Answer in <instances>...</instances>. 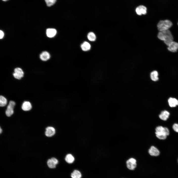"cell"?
I'll use <instances>...</instances> for the list:
<instances>
[{
  "label": "cell",
  "instance_id": "1",
  "mask_svg": "<svg viewBox=\"0 0 178 178\" xmlns=\"http://www.w3.org/2000/svg\"><path fill=\"white\" fill-rule=\"evenodd\" d=\"M157 37L160 40L163 41L167 45L173 40V36L169 30L159 31Z\"/></svg>",
  "mask_w": 178,
  "mask_h": 178
},
{
  "label": "cell",
  "instance_id": "2",
  "mask_svg": "<svg viewBox=\"0 0 178 178\" xmlns=\"http://www.w3.org/2000/svg\"><path fill=\"white\" fill-rule=\"evenodd\" d=\"M155 134L156 137L158 139L164 140L166 139L169 134V131L168 128L159 126L156 128Z\"/></svg>",
  "mask_w": 178,
  "mask_h": 178
},
{
  "label": "cell",
  "instance_id": "3",
  "mask_svg": "<svg viewBox=\"0 0 178 178\" xmlns=\"http://www.w3.org/2000/svg\"><path fill=\"white\" fill-rule=\"evenodd\" d=\"M172 25V23L171 21L166 20L159 21L157 26L158 30L159 31H161L169 30Z\"/></svg>",
  "mask_w": 178,
  "mask_h": 178
},
{
  "label": "cell",
  "instance_id": "4",
  "mask_svg": "<svg viewBox=\"0 0 178 178\" xmlns=\"http://www.w3.org/2000/svg\"><path fill=\"white\" fill-rule=\"evenodd\" d=\"M126 164L127 167L129 169L134 170L136 167V160L134 158H130L127 160Z\"/></svg>",
  "mask_w": 178,
  "mask_h": 178
},
{
  "label": "cell",
  "instance_id": "5",
  "mask_svg": "<svg viewBox=\"0 0 178 178\" xmlns=\"http://www.w3.org/2000/svg\"><path fill=\"white\" fill-rule=\"evenodd\" d=\"M15 105V103L14 101H11L9 102L5 111V113L7 116L10 117L13 114V109Z\"/></svg>",
  "mask_w": 178,
  "mask_h": 178
},
{
  "label": "cell",
  "instance_id": "6",
  "mask_svg": "<svg viewBox=\"0 0 178 178\" xmlns=\"http://www.w3.org/2000/svg\"><path fill=\"white\" fill-rule=\"evenodd\" d=\"M14 71L13 75L15 78L20 79L23 77L24 72L21 68L19 67L16 68L15 69Z\"/></svg>",
  "mask_w": 178,
  "mask_h": 178
},
{
  "label": "cell",
  "instance_id": "7",
  "mask_svg": "<svg viewBox=\"0 0 178 178\" xmlns=\"http://www.w3.org/2000/svg\"><path fill=\"white\" fill-rule=\"evenodd\" d=\"M147 8L143 5H140L136 8L135 11L136 14L139 15H145L147 13Z\"/></svg>",
  "mask_w": 178,
  "mask_h": 178
},
{
  "label": "cell",
  "instance_id": "8",
  "mask_svg": "<svg viewBox=\"0 0 178 178\" xmlns=\"http://www.w3.org/2000/svg\"><path fill=\"white\" fill-rule=\"evenodd\" d=\"M168 46V50L172 52H176L178 49V43L175 42L173 41Z\"/></svg>",
  "mask_w": 178,
  "mask_h": 178
},
{
  "label": "cell",
  "instance_id": "9",
  "mask_svg": "<svg viewBox=\"0 0 178 178\" xmlns=\"http://www.w3.org/2000/svg\"><path fill=\"white\" fill-rule=\"evenodd\" d=\"M149 153L151 156H157L160 154V152L158 149L155 147L152 146L149 150Z\"/></svg>",
  "mask_w": 178,
  "mask_h": 178
},
{
  "label": "cell",
  "instance_id": "10",
  "mask_svg": "<svg viewBox=\"0 0 178 178\" xmlns=\"http://www.w3.org/2000/svg\"><path fill=\"white\" fill-rule=\"evenodd\" d=\"M55 133V129L51 127H48L46 129L45 134L47 137H51Z\"/></svg>",
  "mask_w": 178,
  "mask_h": 178
},
{
  "label": "cell",
  "instance_id": "11",
  "mask_svg": "<svg viewBox=\"0 0 178 178\" xmlns=\"http://www.w3.org/2000/svg\"><path fill=\"white\" fill-rule=\"evenodd\" d=\"M32 107L31 103L29 101H24L22 104V110L25 111H28L30 110Z\"/></svg>",
  "mask_w": 178,
  "mask_h": 178
},
{
  "label": "cell",
  "instance_id": "12",
  "mask_svg": "<svg viewBox=\"0 0 178 178\" xmlns=\"http://www.w3.org/2000/svg\"><path fill=\"white\" fill-rule=\"evenodd\" d=\"M170 115L169 113L167 111H162L159 115L160 119L164 121H166Z\"/></svg>",
  "mask_w": 178,
  "mask_h": 178
},
{
  "label": "cell",
  "instance_id": "13",
  "mask_svg": "<svg viewBox=\"0 0 178 178\" xmlns=\"http://www.w3.org/2000/svg\"><path fill=\"white\" fill-rule=\"evenodd\" d=\"M56 33V30L54 28H48L46 30L47 36L49 38H52L54 36Z\"/></svg>",
  "mask_w": 178,
  "mask_h": 178
},
{
  "label": "cell",
  "instance_id": "14",
  "mask_svg": "<svg viewBox=\"0 0 178 178\" xmlns=\"http://www.w3.org/2000/svg\"><path fill=\"white\" fill-rule=\"evenodd\" d=\"M50 55L48 52L46 51L43 52L40 55V59L43 61H46L50 58Z\"/></svg>",
  "mask_w": 178,
  "mask_h": 178
},
{
  "label": "cell",
  "instance_id": "15",
  "mask_svg": "<svg viewBox=\"0 0 178 178\" xmlns=\"http://www.w3.org/2000/svg\"><path fill=\"white\" fill-rule=\"evenodd\" d=\"M169 106L171 107H175L178 105V100L176 99L170 97L168 100Z\"/></svg>",
  "mask_w": 178,
  "mask_h": 178
},
{
  "label": "cell",
  "instance_id": "16",
  "mask_svg": "<svg viewBox=\"0 0 178 178\" xmlns=\"http://www.w3.org/2000/svg\"><path fill=\"white\" fill-rule=\"evenodd\" d=\"M81 47L83 51H86L89 50L90 49L91 46L89 43L85 42L82 44Z\"/></svg>",
  "mask_w": 178,
  "mask_h": 178
},
{
  "label": "cell",
  "instance_id": "17",
  "mask_svg": "<svg viewBox=\"0 0 178 178\" xmlns=\"http://www.w3.org/2000/svg\"><path fill=\"white\" fill-rule=\"evenodd\" d=\"M158 72L156 70L152 71L150 74L151 78L153 81H156L158 80Z\"/></svg>",
  "mask_w": 178,
  "mask_h": 178
},
{
  "label": "cell",
  "instance_id": "18",
  "mask_svg": "<svg viewBox=\"0 0 178 178\" xmlns=\"http://www.w3.org/2000/svg\"><path fill=\"white\" fill-rule=\"evenodd\" d=\"M82 175L80 172L77 170H75L71 173V177L72 178H81Z\"/></svg>",
  "mask_w": 178,
  "mask_h": 178
},
{
  "label": "cell",
  "instance_id": "19",
  "mask_svg": "<svg viewBox=\"0 0 178 178\" xmlns=\"http://www.w3.org/2000/svg\"><path fill=\"white\" fill-rule=\"evenodd\" d=\"M66 161L69 163H72L74 160V158L71 154H67L65 158Z\"/></svg>",
  "mask_w": 178,
  "mask_h": 178
},
{
  "label": "cell",
  "instance_id": "20",
  "mask_svg": "<svg viewBox=\"0 0 178 178\" xmlns=\"http://www.w3.org/2000/svg\"><path fill=\"white\" fill-rule=\"evenodd\" d=\"M87 37L89 40L91 41H94L96 38L95 34L92 32H90L88 34Z\"/></svg>",
  "mask_w": 178,
  "mask_h": 178
},
{
  "label": "cell",
  "instance_id": "21",
  "mask_svg": "<svg viewBox=\"0 0 178 178\" xmlns=\"http://www.w3.org/2000/svg\"><path fill=\"white\" fill-rule=\"evenodd\" d=\"M7 103L6 99L4 96L1 95L0 97V106L1 107L5 106Z\"/></svg>",
  "mask_w": 178,
  "mask_h": 178
},
{
  "label": "cell",
  "instance_id": "22",
  "mask_svg": "<svg viewBox=\"0 0 178 178\" xmlns=\"http://www.w3.org/2000/svg\"><path fill=\"white\" fill-rule=\"evenodd\" d=\"M47 163L48 167L50 168H54L56 167V164L51 159L48 160Z\"/></svg>",
  "mask_w": 178,
  "mask_h": 178
},
{
  "label": "cell",
  "instance_id": "23",
  "mask_svg": "<svg viewBox=\"0 0 178 178\" xmlns=\"http://www.w3.org/2000/svg\"><path fill=\"white\" fill-rule=\"evenodd\" d=\"M47 6L50 7L54 5L56 2L57 0H44Z\"/></svg>",
  "mask_w": 178,
  "mask_h": 178
},
{
  "label": "cell",
  "instance_id": "24",
  "mask_svg": "<svg viewBox=\"0 0 178 178\" xmlns=\"http://www.w3.org/2000/svg\"><path fill=\"white\" fill-rule=\"evenodd\" d=\"M172 128L175 131L178 133V124H174Z\"/></svg>",
  "mask_w": 178,
  "mask_h": 178
},
{
  "label": "cell",
  "instance_id": "25",
  "mask_svg": "<svg viewBox=\"0 0 178 178\" xmlns=\"http://www.w3.org/2000/svg\"><path fill=\"white\" fill-rule=\"evenodd\" d=\"M51 159L56 165L57 164L58 162L57 159L54 157H52Z\"/></svg>",
  "mask_w": 178,
  "mask_h": 178
},
{
  "label": "cell",
  "instance_id": "26",
  "mask_svg": "<svg viewBox=\"0 0 178 178\" xmlns=\"http://www.w3.org/2000/svg\"><path fill=\"white\" fill-rule=\"evenodd\" d=\"M0 39H1L3 38L4 36V33L3 31L1 30H0Z\"/></svg>",
  "mask_w": 178,
  "mask_h": 178
},
{
  "label": "cell",
  "instance_id": "27",
  "mask_svg": "<svg viewBox=\"0 0 178 178\" xmlns=\"http://www.w3.org/2000/svg\"><path fill=\"white\" fill-rule=\"evenodd\" d=\"M2 132V130L1 129V128H0V134Z\"/></svg>",
  "mask_w": 178,
  "mask_h": 178
},
{
  "label": "cell",
  "instance_id": "28",
  "mask_svg": "<svg viewBox=\"0 0 178 178\" xmlns=\"http://www.w3.org/2000/svg\"><path fill=\"white\" fill-rule=\"evenodd\" d=\"M2 0L4 1H6L7 0Z\"/></svg>",
  "mask_w": 178,
  "mask_h": 178
},
{
  "label": "cell",
  "instance_id": "29",
  "mask_svg": "<svg viewBox=\"0 0 178 178\" xmlns=\"http://www.w3.org/2000/svg\"></svg>",
  "mask_w": 178,
  "mask_h": 178
}]
</instances>
